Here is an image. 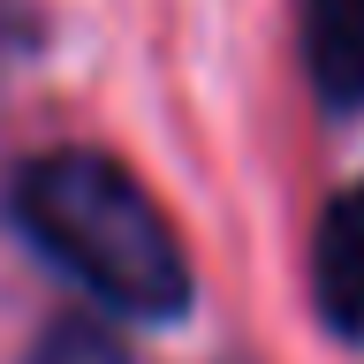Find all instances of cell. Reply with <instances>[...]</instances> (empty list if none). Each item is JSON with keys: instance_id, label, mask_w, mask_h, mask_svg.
Returning <instances> with one entry per match:
<instances>
[{"instance_id": "cell-1", "label": "cell", "mask_w": 364, "mask_h": 364, "mask_svg": "<svg viewBox=\"0 0 364 364\" xmlns=\"http://www.w3.org/2000/svg\"><path fill=\"white\" fill-rule=\"evenodd\" d=\"M16 220L84 296L122 318H182L190 266L167 213L107 152H46L16 175Z\"/></svg>"}, {"instance_id": "cell-2", "label": "cell", "mask_w": 364, "mask_h": 364, "mask_svg": "<svg viewBox=\"0 0 364 364\" xmlns=\"http://www.w3.org/2000/svg\"><path fill=\"white\" fill-rule=\"evenodd\" d=\"M311 296H318V311H326V326L364 349V182L341 190V198L326 205V220H318Z\"/></svg>"}, {"instance_id": "cell-3", "label": "cell", "mask_w": 364, "mask_h": 364, "mask_svg": "<svg viewBox=\"0 0 364 364\" xmlns=\"http://www.w3.org/2000/svg\"><path fill=\"white\" fill-rule=\"evenodd\" d=\"M304 68L326 107H364V0H304Z\"/></svg>"}, {"instance_id": "cell-4", "label": "cell", "mask_w": 364, "mask_h": 364, "mask_svg": "<svg viewBox=\"0 0 364 364\" xmlns=\"http://www.w3.org/2000/svg\"><path fill=\"white\" fill-rule=\"evenodd\" d=\"M31 364H122V349H114L99 326H76V318H68V326H53V334L38 341Z\"/></svg>"}]
</instances>
